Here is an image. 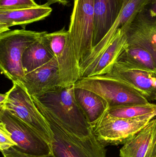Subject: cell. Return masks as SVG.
<instances>
[{
  "label": "cell",
  "mask_w": 156,
  "mask_h": 157,
  "mask_svg": "<svg viewBox=\"0 0 156 157\" xmlns=\"http://www.w3.org/2000/svg\"><path fill=\"white\" fill-rule=\"evenodd\" d=\"M2 153L3 157H15L8 150L3 151Z\"/></svg>",
  "instance_id": "obj_28"
},
{
  "label": "cell",
  "mask_w": 156,
  "mask_h": 157,
  "mask_svg": "<svg viewBox=\"0 0 156 157\" xmlns=\"http://www.w3.org/2000/svg\"><path fill=\"white\" fill-rule=\"evenodd\" d=\"M13 83L8 99L0 110L9 111L37 131L51 144L54 139V134L50 124L38 110L23 83Z\"/></svg>",
  "instance_id": "obj_6"
},
{
  "label": "cell",
  "mask_w": 156,
  "mask_h": 157,
  "mask_svg": "<svg viewBox=\"0 0 156 157\" xmlns=\"http://www.w3.org/2000/svg\"><path fill=\"white\" fill-rule=\"evenodd\" d=\"M118 59H124L156 71V65L151 53L143 48L128 46Z\"/></svg>",
  "instance_id": "obj_21"
},
{
  "label": "cell",
  "mask_w": 156,
  "mask_h": 157,
  "mask_svg": "<svg viewBox=\"0 0 156 157\" xmlns=\"http://www.w3.org/2000/svg\"><path fill=\"white\" fill-rule=\"evenodd\" d=\"M154 100L156 102V93L155 94V96L154 99Z\"/></svg>",
  "instance_id": "obj_29"
},
{
  "label": "cell",
  "mask_w": 156,
  "mask_h": 157,
  "mask_svg": "<svg viewBox=\"0 0 156 157\" xmlns=\"http://www.w3.org/2000/svg\"><path fill=\"white\" fill-rule=\"evenodd\" d=\"M16 146L12 139L11 133L7 130L5 125L0 122V150L1 152L8 150Z\"/></svg>",
  "instance_id": "obj_23"
},
{
  "label": "cell",
  "mask_w": 156,
  "mask_h": 157,
  "mask_svg": "<svg viewBox=\"0 0 156 157\" xmlns=\"http://www.w3.org/2000/svg\"><path fill=\"white\" fill-rule=\"evenodd\" d=\"M74 87L93 91L104 99L109 107L150 102L142 93L125 81L106 75L80 78Z\"/></svg>",
  "instance_id": "obj_4"
},
{
  "label": "cell",
  "mask_w": 156,
  "mask_h": 157,
  "mask_svg": "<svg viewBox=\"0 0 156 157\" xmlns=\"http://www.w3.org/2000/svg\"><path fill=\"white\" fill-rule=\"evenodd\" d=\"M107 109L92 127L93 134L105 147L125 144L156 116V113H151L130 119L118 118L111 116Z\"/></svg>",
  "instance_id": "obj_5"
},
{
  "label": "cell",
  "mask_w": 156,
  "mask_h": 157,
  "mask_svg": "<svg viewBox=\"0 0 156 157\" xmlns=\"http://www.w3.org/2000/svg\"><path fill=\"white\" fill-rule=\"evenodd\" d=\"M10 90L9 91L4 94H1L0 95V109L3 107L5 102L8 99V96L10 94Z\"/></svg>",
  "instance_id": "obj_26"
},
{
  "label": "cell",
  "mask_w": 156,
  "mask_h": 157,
  "mask_svg": "<svg viewBox=\"0 0 156 157\" xmlns=\"http://www.w3.org/2000/svg\"><path fill=\"white\" fill-rule=\"evenodd\" d=\"M0 122L5 125L16 146V151L31 156L52 154L51 145L37 131L7 109L0 110Z\"/></svg>",
  "instance_id": "obj_8"
},
{
  "label": "cell",
  "mask_w": 156,
  "mask_h": 157,
  "mask_svg": "<svg viewBox=\"0 0 156 157\" xmlns=\"http://www.w3.org/2000/svg\"><path fill=\"white\" fill-rule=\"evenodd\" d=\"M120 157H156V116L123 145Z\"/></svg>",
  "instance_id": "obj_17"
},
{
  "label": "cell",
  "mask_w": 156,
  "mask_h": 157,
  "mask_svg": "<svg viewBox=\"0 0 156 157\" xmlns=\"http://www.w3.org/2000/svg\"><path fill=\"white\" fill-rule=\"evenodd\" d=\"M145 9L150 17L156 18V0H153L145 7Z\"/></svg>",
  "instance_id": "obj_25"
},
{
  "label": "cell",
  "mask_w": 156,
  "mask_h": 157,
  "mask_svg": "<svg viewBox=\"0 0 156 157\" xmlns=\"http://www.w3.org/2000/svg\"><path fill=\"white\" fill-rule=\"evenodd\" d=\"M46 35L57 61L61 85L66 86L74 85L80 79V70L69 31L64 27Z\"/></svg>",
  "instance_id": "obj_9"
},
{
  "label": "cell",
  "mask_w": 156,
  "mask_h": 157,
  "mask_svg": "<svg viewBox=\"0 0 156 157\" xmlns=\"http://www.w3.org/2000/svg\"><path fill=\"white\" fill-rule=\"evenodd\" d=\"M46 32L22 29L0 34V69L5 77L13 82L23 81L25 75L22 66L23 54Z\"/></svg>",
  "instance_id": "obj_3"
},
{
  "label": "cell",
  "mask_w": 156,
  "mask_h": 157,
  "mask_svg": "<svg viewBox=\"0 0 156 157\" xmlns=\"http://www.w3.org/2000/svg\"><path fill=\"white\" fill-rule=\"evenodd\" d=\"M68 30L80 64L93 48L94 0L74 1Z\"/></svg>",
  "instance_id": "obj_7"
},
{
  "label": "cell",
  "mask_w": 156,
  "mask_h": 157,
  "mask_svg": "<svg viewBox=\"0 0 156 157\" xmlns=\"http://www.w3.org/2000/svg\"><path fill=\"white\" fill-rule=\"evenodd\" d=\"M33 101L41 114L50 124L54 134L51 144L52 154L56 157H107L105 147L93 134L86 138H80L68 132L59 122L53 113L34 96Z\"/></svg>",
  "instance_id": "obj_2"
},
{
  "label": "cell",
  "mask_w": 156,
  "mask_h": 157,
  "mask_svg": "<svg viewBox=\"0 0 156 157\" xmlns=\"http://www.w3.org/2000/svg\"><path fill=\"white\" fill-rule=\"evenodd\" d=\"M74 85L58 87L37 98L68 132L80 138L93 134L92 128L75 98Z\"/></svg>",
  "instance_id": "obj_1"
},
{
  "label": "cell",
  "mask_w": 156,
  "mask_h": 157,
  "mask_svg": "<svg viewBox=\"0 0 156 157\" xmlns=\"http://www.w3.org/2000/svg\"><path fill=\"white\" fill-rule=\"evenodd\" d=\"M108 76L119 78L143 95L148 100H154L156 71L124 59H118Z\"/></svg>",
  "instance_id": "obj_10"
},
{
  "label": "cell",
  "mask_w": 156,
  "mask_h": 157,
  "mask_svg": "<svg viewBox=\"0 0 156 157\" xmlns=\"http://www.w3.org/2000/svg\"><path fill=\"white\" fill-rule=\"evenodd\" d=\"M73 1H75V0H73Z\"/></svg>",
  "instance_id": "obj_30"
},
{
  "label": "cell",
  "mask_w": 156,
  "mask_h": 157,
  "mask_svg": "<svg viewBox=\"0 0 156 157\" xmlns=\"http://www.w3.org/2000/svg\"><path fill=\"white\" fill-rule=\"evenodd\" d=\"M126 0H94L93 47L107 34L122 11Z\"/></svg>",
  "instance_id": "obj_15"
},
{
  "label": "cell",
  "mask_w": 156,
  "mask_h": 157,
  "mask_svg": "<svg viewBox=\"0 0 156 157\" xmlns=\"http://www.w3.org/2000/svg\"><path fill=\"white\" fill-rule=\"evenodd\" d=\"M74 94L78 103L92 128L109 108L108 103L98 94L85 89L75 87Z\"/></svg>",
  "instance_id": "obj_19"
},
{
  "label": "cell",
  "mask_w": 156,
  "mask_h": 157,
  "mask_svg": "<svg viewBox=\"0 0 156 157\" xmlns=\"http://www.w3.org/2000/svg\"><path fill=\"white\" fill-rule=\"evenodd\" d=\"M38 5L34 0H0L1 10H18Z\"/></svg>",
  "instance_id": "obj_22"
},
{
  "label": "cell",
  "mask_w": 156,
  "mask_h": 157,
  "mask_svg": "<svg viewBox=\"0 0 156 157\" xmlns=\"http://www.w3.org/2000/svg\"><path fill=\"white\" fill-rule=\"evenodd\" d=\"M123 29L128 46L141 47L148 51L156 65V18L150 17L144 8Z\"/></svg>",
  "instance_id": "obj_11"
},
{
  "label": "cell",
  "mask_w": 156,
  "mask_h": 157,
  "mask_svg": "<svg viewBox=\"0 0 156 157\" xmlns=\"http://www.w3.org/2000/svg\"><path fill=\"white\" fill-rule=\"evenodd\" d=\"M108 113L114 117L123 119L136 118L156 113V104H129L109 107Z\"/></svg>",
  "instance_id": "obj_20"
},
{
  "label": "cell",
  "mask_w": 156,
  "mask_h": 157,
  "mask_svg": "<svg viewBox=\"0 0 156 157\" xmlns=\"http://www.w3.org/2000/svg\"><path fill=\"white\" fill-rule=\"evenodd\" d=\"M22 83L31 96L37 98L62 86L56 59L55 57L45 65L25 75Z\"/></svg>",
  "instance_id": "obj_13"
},
{
  "label": "cell",
  "mask_w": 156,
  "mask_h": 157,
  "mask_svg": "<svg viewBox=\"0 0 156 157\" xmlns=\"http://www.w3.org/2000/svg\"><path fill=\"white\" fill-rule=\"evenodd\" d=\"M8 150L15 157H56L53 154L43 156L28 155H25V154H23V153H20V152L16 151L15 149H14L13 147H11Z\"/></svg>",
  "instance_id": "obj_24"
},
{
  "label": "cell",
  "mask_w": 156,
  "mask_h": 157,
  "mask_svg": "<svg viewBox=\"0 0 156 157\" xmlns=\"http://www.w3.org/2000/svg\"><path fill=\"white\" fill-rule=\"evenodd\" d=\"M46 33L27 47L22 57V66L26 75L48 63L55 58Z\"/></svg>",
  "instance_id": "obj_18"
},
{
  "label": "cell",
  "mask_w": 156,
  "mask_h": 157,
  "mask_svg": "<svg viewBox=\"0 0 156 157\" xmlns=\"http://www.w3.org/2000/svg\"><path fill=\"white\" fill-rule=\"evenodd\" d=\"M46 1H47V2L50 5L52 4L58 3L64 6H68L69 5V1L68 0H46Z\"/></svg>",
  "instance_id": "obj_27"
},
{
  "label": "cell",
  "mask_w": 156,
  "mask_h": 157,
  "mask_svg": "<svg viewBox=\"0 0 156 157\" xmlns=\"http://www.w3.org/2000/svg\"><path fill=\"white\" fill-rule=\"evenodd\" d=\"M48 2L36 7L18 10L0 9V34L10 30V27L19 25L23 29L31 23L41 21L50 15L52 8Z\"/></svg>",
  "instance_id": "obj_16"
},
{
  "label": "cell",
  "mask_w": 156,
  "mask_h": 157,
  "mask_svg": "<svg viewBox=\"0 0 156 157\" xmlns=\"http://www.w3.org/2000/svg\"><path fill=\"white\" fill-rule=\"evenodd\" d=\"M153 0H126L120 13L109 32L96 46L91 54L80 64L84 65L98 57L111 43L119 29H123L137 13L143 11Z\"/></svg>",
  "instance_id": "obj_14"
},
{
  "label": "cell",
  "mask_w": 156,
  "mask_h": 157,
  "mask_svg": "<svg viewBox=\"0 0 156 157\" xmlns=\"http://www.w3.org/2000/svg\"><path fill=\"white\" fill-rule=\"evenodd\" d=\"M128 46L125 31L123 29H119L114 40L98 57L90 62L80 66V78L109 73Z\"/></svg>",
  "instance_id": "obj_12"
}]
</instances>
